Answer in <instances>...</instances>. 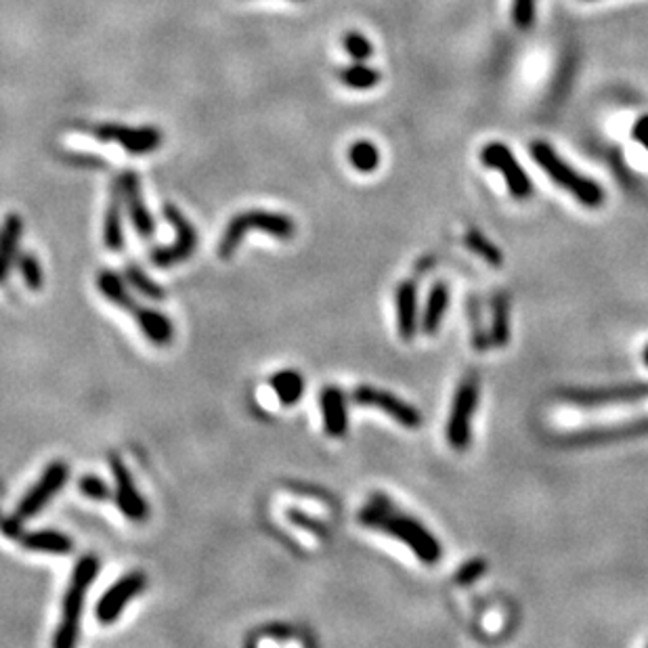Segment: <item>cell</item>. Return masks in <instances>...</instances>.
<instances>
[{
	"label": "cell",
	"instance_id": "15",
	"mask_svg": "<svg viewBox=\"0 0 648 648\" xmlns=\"http://www.w3.org/2000/svg\"><path fill=\"white\" fill-rule=\"evenodd\" d=\"M648 437V418L633 420V422L613 424V426H601V429H588L579 430L564 437V443L571 447H583V445H601V443H615V440L625 439H638Z\"/></svg>",
	"mask_w": 648,
	"mask_h": 648
},
{
	"label": "cell",
	"instance_id": "30",
	"mask_svg": "<svg viewBox=\"0 0 648 648\" xmlns=\"http://www.w3.org/2000/svg\"><path fill=\"white\" fill-rule=\"evenodd\" d=\"M19 273H22L24 284L30 289H40L45 284V275H43V267H40L38 258L34 257V254L25 252L22 257L15 258Z\"/></svg>",
	"mask_w": 648,
	"mask_h": 648
},
{
	"label": "cell",
	"instance_id": "2",
	"mask_svg": "<svg viewBox=\"0 0 648 648\" xmlns=\"http://www.w3.org/2000/svg\"><path fill=\"white\" fill-rule=\"evenodd\" d=\"M96 575H99V561H96V556L86 554L76 562L70 583H67L64 594V602H61V622L53 638L55 648H72L78 643L82 611H85L86 594Z\"/></svg>",
	"mask_w": 648,
	"mask_h": 648
},
{
	"label": "cell",
	"instance_id": "22",
	"mask_svg": "<svg viewBox=\"0 0 648 648\" xmlns=\"http://www.w3.org/2000/svg\"><path fill=\"white\" fill-rule=\"evenodd\" d=\"M122 212L124 202L118 183L112 185V193H109V204L106 210V220H103V244L109 252H122L124 250V227H122Z\"/></svg>",
	"mask_w": 648,
	"mask_h": 648
},
{
	"label": "cell",
	"instance_id": "11",
	"mask_svg": "<svg viewBox=\"0 0 648 648\" xmlns=\"http://www.w3.org/2000/svg\"><path fill=\"white\" fill-rule=\"evenodd\" d=\"M350 397H353V401L357 405H365V408H376L384 411L386 416L405 426V429L416 430L422 426V413H420V410L413 408L411 403L403 401V399L397 397L395 392L376 389V386H370V384H359Z\"/></svg>",
	"mask_w": 648,
	"mask_h": 648
},
{
	"label": "cell",
	"instance_id": "26",
	"mask_svg": "<svg viewBox=\"0 0 648 648\" xmlns=\"http://www.w3.org/2000/svg\"><path fill=\"white\" fill-rule=\"evenodd\" d=\"M464 241H466L468 250L477 254V257H481L482 260H485V263H489L491 267H501V263H504V254H501L500 248L495 246L487 236H482L479 229H468L464 236Z\"/></svg>",
	"mask_w": 648,
	"mask_h": 648
},
{
	"label": "cell",
	"instance_id": "24",
	"mask_svg": "<svg viewBox=\"0 0 648 648\" xmlns=\"http://www.w3.org/2000/svg\"><path fill=\"white\" fill-rule=\"evenodd\" d=\"M271 389L278 397V401L286 408H294L296 403H300L302 395H305V378H302L296 370H281L278 374L271 376Z\"/></svg>",
	"mask_w": 648,
	"mask_h": 648
},
{
	"label": "cell",
	"instance_id": "37",
	"mask_svg": "<svg viewBox=\"0 0 648 648\" xmlns=\"http://www.w3.org/2000/svg\"><path fill=\"white\" fill-rule=\"evenodd\" d=\"M67 160H74V164H82V167H88V168H106V162H103L101 157H95V156L72 154V156H67Z\"/></svg>",
	"mask_w": 648,
	"mask_h": 648
},
{
	"label": "cell",
	"instance_id": "28",
	"mask_svg": "<svg viewBox=\"0 0 648 648\" xmlns=\"http://www.w3.org/2000/svg\"><path fill=\"white\" fill-rule=\"evenodd\" d=\"M380 72L365 64H355L340 70V82L349 88H357V91H365V88L376 86L380 82Z\"/></svg>",
	"mask_w": 648,
	"mask_h": 648
},
{
	"label": "cell",
	"instance_id": "12",
	"mask_svg": "<svg viewBox=\"0 0 648 648\" xmlns=\"http://www.w3.org/2000/svg\"><path fill=\"white\" fill-rule=\"evenodd\" d=\"M147 588V577L141 571H130L122 575L118 582L103 592L99 602L95 606V617L101 625H112L120 619L122 611L130 601H135L141 592Z\"/></svg>",
	"mask_w": 648,
	"mask_h": 648
},
{
	"label": "cell",
	"instance_id": "13",
	"mask_svg": "<svg viewBox=\"0 0 648 648\" xmlns=\"http://www.w3.org/2000/svg\"><path fill=\"white\" fill-rule=\"evenodd\" d=\"M116 183H118L120 187L124 210L128 212V218L130 223H133L135 231L139 233L143 239H151L156 236V218L151 217L147 204H145L143 199L139 175H137L135 170H124L122 175L116 178Z\"/></svg>",
	"mask_w": 648,
	"mask_h": 648
},
{
	"label": "cell",
	"instance_id": "23",
	"mask_svg": "<svg viewBox=\"0 0 648 648\" xmlns=\"http://www.w3.org/2000/svg\"><path fill=\"white\" fill-rule=\"evenodd\" d=\"M96 288H99L103 299H106L107 302H112L114 307L122 309V311H127L128 315L133 313L137 307H139V302H137L128 292L127 279H124L118 273L101 271L99 275H96Z\"/></svg>",
	"mask_w": 648,
	"mask_h": 648
},
{
	"label": "cell",
	"instance_id": "31",
	"mask_svg": "<svg viewBox=\"0 0 648 648\" xmlns=\"http://www.w3.org/2000/svg\"><path fill=\"white\" fill-rule=\"evenodd\" d=\"M78 491L91 501H107L112 500V489L107 487V482L95 474H85L78 481Z\"/></svg>",
	"mask_w": 648,
	"mask_h": 648
},
{
	"label": "cell",
	"instance_id": "39",
	"mask_svg": "<svg viewBox=\"0 0 648 648\" xmlns=\"http://www.w3.org/2000/svg\"><path fill=\"white\" fill-rule=\"evenodd\" d=\"M296 3H299V0H296Z\"/></svg>",
	"mask_w": 648,
	"mask_h": 648
},
{
	"label": "cell",
	"instance_id": "3",
	"mask_svg": "<svg viewBox=\"0 0 648 648\" xmlns=\"http://www.w3.org/2000/svg\"><path fill=\"white\" fill-rule=\"evenodd\" d=\"M529 151L537 167L550 177V181L556 183L561 189L569 191L585 208H598V206L604 204V189L601 185L564 162L552 149V145H548L546 141H535L531 143Z\"/></svg>",
	"mask_w": 648,
	"mask_h": 648
},
{
	"label": "cell",
	"instance_id": "32",
	"mask_svg": "<svg viewBox=\"0 0 648 648\" xmlns=\"http://www.w3.org/2000/svg\"><path fill=\"white\" fill-rule=\"evenodd\" d=\"M344 51H347L350 57L355 61H365L371 57V53H374V48H371V43L368 38L363 36L359 32H349L347 36L342 38Z\"/></svg>",
	"mask_w": 648,
	"mask_h": 648
},
{
	"label": "cell",
	"instance_id": "1",
	"mask_svg": "<svg viewBox=\"0 0 648 648\" xmlns=\"http://www.w3.org/2000/svg\"><path fill=\"white\" fill-rule=\"evenodd\" d=\"M359 522L405 543L413 556L424 564H437L443 556V548L434 533H430L418 519L397 510L386 495H374L370 500V504L361 510Z\"/></svg>",
	"mask_w": 648,
	"mask_h": 648
},
{
	"label": "cell",
	"instance_id": "29",
	"mask_svg": "<svg viewBox=\"0 0 648 648\" xmlns=\"http://www.w3.org/2000/svg\"><path fill=\"white\" fill-rule=\"evenodd\" d=\"M350 167L359 172H374L380 167V154L371 141H355L349 149Z\"/></svg>",
	"mask_w": 648,
	"mask_h": 648
},
{
	"label": "cell",
	"instance_id": "10",
	"mask_svg": "<svg viewBox=\"0 0 648 648\" xmlns=\"http://www.w3.org/2000/svg\"><path fill=\"white\" fill-rule=\"evenodd\" d=\"M67 477H70V468H67L66 461H53V464H48L46 471L40 474V479L34 482V487L17 504L15 512H13V519H17L19 522L34 519V516L66 487Z\"/></svg>",
	"mask_w": 648,
	"mask_h": 648
},
{
	"label": "cell",
	"instance_id": "9",
	"mask_svg": "<svg viewBox=\"0 0 648 648\" xmlns=\"http://www.w3.org/2000/svg\"><path fill=\"white\" fill-rule=\"evenodd\" d=\"M481 164L487 168H493L504 175L506 187L514 199H529L533 193V183L527 175V170L521 167L512 151L504 143H487L481 151Z\"/></svg>",
	"mask_w": 648,
	"mask_h": 648
},
{
	"label": "cell",
	"instance_id": "16",
	"mask_svg": "<svg viewBox=\"0 0 648 648\" xmlns=\"http://www.w3.org/2000/svg\"><path fill=\"white\" fill-rule=\"evenodd\" d=\"M321 405V420L323 430L328 437L340 439L349 432V410H347V395L340 386L329 384L321 390L319 395Z\"/></svg>",
	"mask_w": 648,
	"mask_h": 648
},
{
	"label": "cell",
	"instance_id": "6",
	"mask_svg": "<svg viewBox=\"0 0 648 648\" xmlns=\"http://www.w3.org/2000/svg\"><path fill=\"white\" fill-rule=\"evenodd\" d=\"M648 399V382H625L598 389H571L561 395L562 403L575 408H606V405L640 403Z\"/></svg>",
	"mask_w": 648,
	"mask_h": 648
},
{
	"label": "cell",
	"instance_id": "17",
	"mask_svg": "<svg viewBox=\"0 0 648 648\" xmlns=\"http://www.w3.org/2000/svg\"><path fill=\"white\" fill-rule=\"evenodd\" d=\"M395 311H397V334L403 340L416 338L420 329L418 311V286L416 281L405 279L395 289Z\"/></svg>",
	"mask_w": 648,
	"mask_h": 648
},
{
	"label": "cell",
	"instance_id": "36",
	"mask_svg": "<svg viewBox=\"0 0 648 648\" xmlns=\"http://www.w3.org/2000/svg\"><path fill=\"white\" fill-rule=\"evenodd\" d=\"M632 137L648 151V116H643V118L636 120L632 128Z\"/></svg>",
	"mask_w": 648,
	"mask_h": 648
},
{
	"label": "cell",
	"instance_id": "8",
	"mask_svg": "<svg viewBox=\"0 0 648 648\" xmlns=\"http://www.w3.org/2000/svg\"><path fill=\"white\" fill-rule=\"evenodd\" d=\"M99 141H116L124 151L133 156H147L162 147L164 135L156 127H124L116 122L95 124L88 130Z\"/></svg>",
	"mask_w": 648,
	"mask_h": 648
},
{
	"label": "cell",
	"instance_id": "38",
	"mask_svg": "<svg viewBox=\"0 0 648 648\" xmlns=\"http://www.w3.org/2000/svg\"><path fill=\"white\" fill-rule=\"evenodd\" d=\"M643 361H644V365H646V368H648V344H646V347H644V353H643Z\"/></svg>",
	"mask_w": 648,
	"mask_h": 648
},
{
	"label": "cell",
	"instance_id": "20",
	"mask_svg": "<svg viewBox=\"0 0 648 648\" xmlns=\"http://www.w3.org/2000/svg\"><path fill=\"white\" fill-rule=\"evenodd\" d=\"M22 233H24V218L19 217L17 212L6 215L3 227H0V284L6 279L13 263H15Z\"/></svg>",
	"mask_w": 648,
	"mask_h": 648
},
{
	"label": "cell",
	"instance_id": "19",
	"mask_svg": "<svg viewBox=\"0 0 648 648\" xmlns=\"http://www.w3.org/2000/svg\"><path fill=\"white\" fill-rule=\"evenodd\" d=\"M130 315L135 317L137 326H139L143 336L147 338L149 342H154L156 347H167V344L172 342V338H175V326H172L168 317L157 311V309L139 305Z\"/></svg>",
	"mask_w": 648,
	"mask_h": 648
},
{
	"label": "cell",
	"instance_id": "5",
	"mask_svg": "<svg viewBox=\"0 0 648 648\" xmlns=\"http://www.w3.org/2000/svg\"><path fill=\"white\" fill-rule=\"evenodd\" d=\"M479 380L474 376L464 378L453 395L445 437L456 451H466L472 443V422L479 408Z\"/></svg>",
	"mask_w": 648,
	"mask_h": 648
},
{
	"label": "cell",
	"instance_id": "7",
	"mask_svg": "<svg viewBox=\"0 0 648 648\" xmlns=\"http://www.w3.org/2000/svg\"><path fill=\"white\" fill-rule=\"evenodd\" d=\"M162 212H164V217H167L168 223L175 227L177 238L170 246L154 248V250L149 252V260H151V265L157 268H168V267L183 263V260H187L191 254L196 252L197 231H196V227L191 225V220L185 217L175 204H164Z\"/></svg>",
	"mask_w": 648,
	"mask_h": 648
},
{
	"label": "cell",
	"instance_id": "14",
	"mask_svg": "<svg viewBox=\"0 0 648 648\" xmlns=\"http://www.w3.org/2000/svg\"><path fill=\"white\" fill-rule=\"evenodd\" d=\"M109 466H112V474L116 481V504H118L120 512L133 522H143L149 516V506L143 500V495L135 485L133 474H130L128 466L124 464L120 456L112 453L109 456Z\"/></svg>",
	"mask_w": 648,
	"mask_h": 648
},
{
	"label": "cell",
	"instance_id": "35",
	"mask_svg": "<svg viewBox=\"0 0 648 648\" xmlns=\"http://www.w3.org/2000/svg\"><path fill=\"white\" fill-rule=\"evenodd\" d=\"M288 521L294 522V525H299L302 529H307L309 533H315L317 537H326V525L315 519H309V516L302 512V510L296 508H288Z\"/></svg>",
	"mask_w": 648,
	"mask_h": 648
},
{
	"label": "cell",
	"instance_id": "21",
	"mask_svg": "<svg viewBox=\"0 0 648 648\" xmlns=\"http://www.w3.org/2000/svg\"><path fill=\"white\" fill-rule=\"evenodd\" d=\"M450 302H451L450 288H447L445 281H437V284L430 288L424 311L420 315V328H422V332L426 336H434L439 332L440 323L445 319L447 309H450Z\"/></svg>",
	"mask_w": 648,
	"mask_h": 648
},
{
	"label": "cell",
	"instance_id": "25",
	"mask_svg": "<svg viewBox=\"0 0 648 648\" xmlns=\"http://www.w3.org/2000/svg\"><path fill=\"white\" fill-rule=\"evenodd\" d=\"M510 340V302L506 294H495L491 307V329H489V344L504 349Z\"/></svg>",
	"mask_w": 648,
	"mask_h": 648
},
{
	"label": "cell",
	"instance_id": "18",
	"mask_svg": "<svg viewBox=\"0 0 648 648\" xmlns=\"http://www.w3.org/2000/svg\"><path fill=\"white\" fill-rule=\"evenodd\" d=\"M22 546L30 552L38 554H53V556H66L74 550L72 537H67L66 533H59L55 529H38V531H24L19 535Z\"/></svg>",
	"mask_w": 648,
	"mask_h": 648
},
{
	"label": "cell",
	"instance_id": "27",
	"mask_svg": "<svg viewBox=\"0 0 648 648\" xmlns=\"http://www.w3.org/2000/svg\"><path fill=\"white\" fill-rule=\"evenodd\" d=\"M124 279H127L128 284L133 286L141 296H145V299H149V300H164V299H167V292H164V288L157 286L156 281L151 279L149 275L145 273L139 265L128 263L127 268H124Z\"/></svg>",
	"mask_w": 648,
	"mask_h": 648
},
{
	"label": "cell",
	"instance_id": "4",
	"mask_svg": "<svg viewBox=\"0 0 648 648\" xmlns=\"http://www.w3.org/2000/svg\"><path fill=\"white\" fill-rule=\"evenodd\" d=\"M250 231H260L275 239L286 241L294 238L296 223L292 220V217L284 215V212H271V210H258V208L239 212V215H236L229 223H227V229L218 244V257L231 258L238 250L239 241Z\"/></svg>",
	"mask_w": 648,
	"mask_h": 648
},
{
	"label": "cell",
	"instance_id": "33",
	"mask_svg": "<svg viewBox=\"0 0 648 648\" xmlns=\"http://www.w3.org/2000/svg\"><path fill=\"white\" fill-rule=\"evenodd\" d=\"M537 0H512V22L521 30H529L535 24Z\"/></svg>",
	"mask_w": 648,
	"mask_h": 648
},
{
	"label": "cell",
	"instance_id": "34",
	"mask_svg": "<svg viewBox=\"0 0 648 648\" xmlns=\"http://www.w3.org/2000/svg\"><path fill=\"white\" fill-rule=\"evenodd\" d=\"M487 573V562L482 561V558H472V561H468L461 564L456 573V582L460 585H472L477 582L479 577H482Z\"/></svg>",
	"mask_w": 648,
	"mask_h": 648
}]
</instances>
